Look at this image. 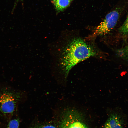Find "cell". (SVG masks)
<instances>
[{
    "label": "cell",
    "instance_id": "1",
    "mask_svg": "<svg viewBox=\"0 0 128 128\" xmlns=\"http://www.w3.org/2000/svg\"><path fill=\"white\" fill-rule=\"evenodd\" d=\"M96 53L93 48L81 38L72 40L65 48L62 58L61 65L65 78L75 65Z\"/></svg>",
    "mask_w": 128,
    "mask_h": 128
},
{
    "label": "cell",
    "instance_id": "2",
    "mask_svg": "<svg viewBox=\"0 0 128 128\" xmlns=\"http://www.w3.org/2000/svg\"><path fill=\"white\" fill-rule=\"evenodd\" d=\"M62 115L60 128H88L82 113L75 109H66Z\"/></svg>",
    "mask_w": 128,
    "mask_h": 128
},
{
    "label": "cell",
    "instance_id": "3",
    "mask_svg": "<svg viewBox=\"0 0 128 128\" xmlns=\"http://www.w3.org/2000/svg\"><path fill=\"white\" fill-rule=\"evenodd\" d=\"M19 93L6 90L0 94V113L12 114L15 111L21 97Z\"/></svg>",
    "mask_w": 128,
    "mask_h": 128
},
{
    "label": "cell",
    "instance_id": "4",
    "mask_svg": "<svg viewBox=\"0 0 128 128\" xmlns=\"http://www.w3.org/2000/svg\"><path fill=\"white\" fill-rule=\"evenodd\" d=\"M119 16V13L117 10H114L109 13L103 21L96 28L93 35L96 36L108 33L116 25Z\"/></svg>",
    "mask_w": 128,
    "mask_h": 128
},
{
    "label": "cell",
    "instance_id": "5",
    "mask_svg": "<svg viewBox=\"0 0 128 128\" xmlns=\"http://www.w3.org/2000/svg\"><path fill=\"white\" fill-rule=\"evenodd\" d=\"M121 117L117 113L111 114L105 123L104 128H123Z\"/></svg>",
    "mask_w": 128,
    "mask_h": 128
},
{
    "label": "cell",
    "instance_id": "6",
    "mask_svg": "<svg viewBox=\"0 0 128 128\" xmlns=\"http://www.w3.org/2000/svg\"><path fill=\"white\" fill-rule=\"evenodd\" d=\"M72 0H53L56 10L58 11H62L69 5Z\"/></svg>",
    "mask_w": 128,
    "mask_h": 128
},
{
    "label": "cell",
    "instance_id": "7",
    "mask_svg": "<svg viewBox=\"0 0 128 128\" xmlns=\"http://www.w3.org/2000/svg\"><path fill=\"white\" fill-rule=\"evenodd\" d=\"M119 32L123 35L128 33V14L125 22L119 29Z\"/></svg>",
    "mask_w": 128,
    "mask_h": 128
},
{
    "label": "cell",
    "instance_id": "8",
    "mask_svg": "<svg viewBox=\"0 0 128 128\" xmlns=\"http://www.w3.org/2000/svg\"><path fill=\"white\" fill-rule=\"evenodd\" d=\"M118 52L120 57L124 59H128V45L120 49Z\"/></svg>",
    "mask_w": 128,
    "mask_h": 128
},
{
    "label": "cell",
    "instance_id": "9",
    "mask_svg": "<svg viewBox=\"0 0 128 128\" xmlns=\"http://www.w3.org/2000/svg\"><path fill=\"white\" fill-rule=\"evenodd\" d=\"M19 126V120L17 119L11 120L8 123L7 128H18Z\"/></svg>",
    "mask_w": 128,
    "mask_h": 128
},
{
    "label": "cell",
    "instance_id": "10",
    "mask_svg": "<svg viewBox=\"0 0 128 128\" xmlns=\"http://www.w3.org/2000/svg\"><path fill=\"white\" fill-rule=\"evenodd\" d=\"M35 128H57L55 126L50 125H46L36 127Z\"/></svg>",
    "mask_w": 128,
    "mask_h": 128
},
{
    "label": "cell",
    "instance_id": "11",
    "mask_svg": "<svg viewBox=\"0 0 128 128\" xmlns=\"http://www.w3.org/2000/svg\"><path fill=\"white\" fill-rule=\"evenodd\" d=\"M19 0H15V1L14 6V7H13V10H14V9L15 8V7L16 6Z\"/></svg>",
    "mask_w": 128,
    "mask_h": 128
}]
</instances>
